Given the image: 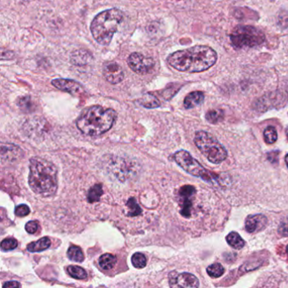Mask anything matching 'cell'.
<instances>
[{
  "label": "cell",
  "mask_w": 288,
  "mask_h": 288,
  "mask_svg": "<svg viewBox=\"0 0 288 288\" xmlns=\"http://www.w3.org/2000/svg\"><path fill=\"white\" fill-rule=\"evenodd\" d=\"M217 54L208 46H195L188 49L179 50L167 57L171 67L181 72L200 73L215 65Z\"/></svg>",
  "instance_id": "6da1fadb"
},
{
  "label": "cell",
  "mask_w": 288,
  "mask_h": 288,
  "mask_svg": "<svg viewBox=\"0 0 288 288\" xmlns=\"http://www.w3.org/2000/svg\"><path fill=\"white\" fill-rule=\"evenodd\" d=\"M28 181L31 190L37 195L52 196L57 190V167L47 160L33 157L30 161Z\"/></svg>",
  "instance_id": "7a4b0ae2"
},
{
  "label": "cell",
  "mask_w": 288,
  "mask_h": 288,
  "mask_svg": "<svg viewBox=\"0 0 288 288\" xmlns=\"http://www.w3.org/2000/svg\"><path fill=\"white\" fill-rule=\"evenodd\" d=\"M117 118V112L112 108L92 106L86 108L76 122L79 130L84 135L97 136L112 128Z\"/></svg>",
  "instance_id": "3957f363"
},
{
  "label": "cell",
  "mask_w": 288,
  "mask_h": 288,
  "mask_svg": "<svg viewBox=\"0 0 288 288\" xmlns=\"http://www.w3.org/2000/svg\"><path fill=\"white\" fill-rule=\"evenodd\" d=\"M123 20L124 13L117 8L99 13L91 24V31L94 39L102 46L109 45Z\"/></svg>",
  "instance_id": "277c9868"
},
{
  "label": "cell",
  "mask_w": 288,
  "mask_h": 288,
  "mask_svg": "<svg viewBox=\"0 0 288 288\" xmlns=\"http://www.w3.org/2000/svg\"><path fill=\"white\" fill-rule=\"evenodd\" d=\"M195 143L200 152L211 163H221L227 157L226 149L208 132L199 131L196 133Z\"/></svg>",
  "instance_id": "5b68a950"
},
{
  "label": "cell",
  "mask_w": 288,
  "mask_h": 288,
  "mask_svg": "<svg viewBox=\"0 0 288 288\" xmlns=\"http://www.w3.org/2000/svg\"><path fill=\"white\" fill-rule=\"evenodd\" d=\"M232 44L236 48L254 47L265 42V36L262 31L250 26H239L230 35Z\"/></svg>",
  "instance_id": "8992f818"
},
{
  "label": "cell",
  "mask_w": 288,
  "mask_h": 288,
  "mask_svg": "<svg viewBox=\"0 0 288 288\" xmlns=\"http://www.w3.org/2000/svg\"><path fill=\"white\" fill-rule=\"evenodd\" d=\"M174 158L176 163L179 166H181L185 171H187L188 174L197 177V178H200L204 181L210 183V184H213L216 181L217 176L215 174H213L211 171L206 170L188 151L185 150L177 151L176 153L174 154Z\"/></svg>",
  "instance_id": "52a82bcc"
},
{
  "label": "cell",
  "mask_w": 288,
  "mask_h": 288,
  "mask_svg": "<svg viewBox=\"0 0 288 288\" xmlns=\"http://www.w3.org/2000/svg\"><path fill=\"white\" fill-rule=\"evenodd\" d=\"M196 190L192 185H185L179 189V205L181 206L180 214L185 217L190 218L192 215Z\"/></svg>",
  "instance_id": "ba28073f"
},
{
  "label": "cell",
  "mask_w": 288,
  "mask_h": 288,
  "mask_svg": "<svg viewBox=\"0 0 288 288\" xmlns=\"http://www.w3.org/2000/svg\"><path fill=\"white\" fill-rule=\"evenodd\" d=\"M130 69L139 75H145L154 67L155 63L151 57H146L139 52H133L128 59Z\"/></svg>",
  "instance_id": "9c48e42d"
},
{
  "label": "cell",
  "mask_w": 288,
  "mask_h": 288,
  "mask_svg": "<svg viewBox=\"0 0 288 288\" xmlns=\"http://www.w3.org/2000/svg\"><path fill=\"white\" fill-rule=\"evenodd\" d=\"M169 283L171 287H198L200 282L195 275L190 273H181L170 275Z\"/></svg>",
  "instance_id": "30bf717a"
},
{
  "label": "cell",
  "mask_w": 288,
  "mask_h": 288,
  "mask_svg": "<svg viewBox=\"0 0 288 288\" xmlns=\"http://www.w3.org/2000/svg\"><path fill=\"white\" fill-rule=\"evenodd\" d=\"M104 78L109 83L119 84L125 78V72L122 67L117 63L110 62L105 65L103 68Z\"/></svg>",
  "instance_id": "8fae6325"
},
{
  "label": "cell",
  "mask_w": 288,
  "mask_h": 288,
  "mask_svg": "<svg viewBox=\"0 0 288 288\" xmlns=\"http://www.w3.org/2000/svg\"><path fill=\"white\" fill-rule=\"evenodd\" d=\"M52 85L60 91H65L71 95H79L83 92V87L81 84L73 80L66 79H55L52 81Z\"/></svg>",
  "instance_id": "7c38bea8"
},
{
  "label": "cell",
  "mask_w": 288,
  "mask_h": 288,
  "mask_svg": "<svg viewBox=\"0 0 288 288\" xmlns=\"http://www.w3.org/2000/svg\"><path fill=\"white\" fill-rule=\"evenodd\" d=\"M267 225V218L262 214L249 215L245 221V228L249 234L262 231Z\"/></svg>",
  "instance_id": "4fadbf2b"
},
{
  "label": "cell",
  "mask_w": 288,
  "mask_h": 288,
  "mask_svg": "<svg viewBox=\"0 0 288 288\" xmlns=\"http://www.w3.org/2000/svg\"><path fill=\"white\" fill-rule=\"evenodd\" d=\"M92 55L84 49L76 50L71 53L70 56V61L73 65H77V66H82L86 65L92 60Z\"/></svg>",
  "instance_id": "5bb4252c"
},
{
  "label": "cell",
  "mask_w": 288,
  "mask_h": 288,
  "mask_svg": "<svg viewBox=\"0 0 288 288\" xmlns=\"http://www.w3.org/2000/svg\"><path fill=\"white\" fill-rule=\"evenodd\" d=\"M205 100V95L201 91H194L185 97L184 105L186 109H191L199 106Z\"/></svg>",
  "instance_id": "9a60e30c"
},
{
  "label": "cell",
  "mask_w": 288,
  "mask_h": 288,
  "mask_svg": "<svg viewBox=\"0 0 288 288\" xmlns=\"http://www.w3.org/2000/svg\"><path fill=\"white\" fill-rule=\"evenodd\" d=\"M51 246V241L47 237L42 238V239L37 240V242H32L31 244L27 245V250L31 253H36V252L44 251L46 249H48Z\"/></svg>",
  "instance_id": "2e32d148"
},
{
  "label": "cell",
  "mask_w": 288,
  "mask_h": 288,
  "mask_svg": "<svg viewBox=\"0 0 288 288\" xmlns=\"http://www.w3.org/2000/svg\"><path fill=\"white\" fill-rule=\"evenodd\" d=\"M226 242L235 249H241L245 245V242L236 232H232L226 236Z\"/></svg>",
  "instance_id": "e0dca14e"
},
{
  "label": "cell",
  "mask_w": 288,
  "mask_h": 288,
  "mask_svg": "<svg viewBox=\"0 0 288 288\" xmlns=\"http://www.w3.org/2000/svg\"><path fill=\"white\" fill-rule=\"evenodd\" d=\"M116 262H117L116 257L114 255H110V254H105V255H101L99 259V265L105 270L112 269L116 265Z\"/></svg>",
  "instance_id": "ac0fdd59"
},
{
  "label": "cell",
  "mask_w": 288,
  "mask_h": 288,
  "mask_svg": "<svg viewBox=\"0 0 288 288\" xmlns=\"http://www.w3.org/2000/svg\"><path fill=\"white\" fill-rule=\"evenodd\" d=\"M139 101H140V105H142L146 108H156L160 106V101L158 99L151 94H146L139 100Z\"/></svg>",
  "instance_id": "d6986e66"
},
{
  "label": "cell",
  "mask_w": 288,
  "mask_h": 288,
  "mask_svg": "<svg viewBox=\"0 0 288 288\" xmlns=\"http://www.w3.org/2000/svg\"><path fill=\"white\" fill-rule=\"evenodd\" d=\"M67 272L70 274V276H72L75 279H78V280H84L87 277V273L86 270L77 265L68 266Z\"/></svg>",
  "instance_id": "ffe728a7"
},
{
  "label": "cell",
  "mask_w": 288,
  "mask_h": 288,
  "mask_svg": "<svg viewBox=\"0 0 288 288\" xmlns=\"http://www.w3.org/2000/svg\"><path fill=\"white\" fill-rule=\"evenodd\" d=\"M68 257L70 260L76 261V262H82L84 257L83 252L81 248L78 246H71L68 249Z\"/></svg>",
  "instance_id": "44dd1931"
},
{
  "label": "cell",
  "mask_w": 288,
  "mask_h": 288,
  "mask_svg": "<svg viewBox=\"0 0 288 288\" xmlns=\"http://www.w3.org/2000/svg\"><path fill=\"white\" fill-rule=\"evenodd\" d=\"M102 194H103L102 186L101 185H94L93 187L89 190L87 200L90 203L97 202L100 200V198H101Z\"/></svg>",
  "instance_id": "7402d4cb"
},
{
  "label": "cell",
  "mask_w": 288,
  "mask_h": 288,
  "mask_svg": "<svg viewBox=\"0 0 288 288\" xmlns=\"http://www.w3.org/2000/svg\"><path fill=\"white\" fill-rule=\"evenodd\" d=\"M206 271H207L208 275H210V277L218 278L223 275L224 272H225V269H224L223 266L221 264L215 263V264H213V265L208 266Z\"/></svg>",
  "instance_id": "603a6c76"
},
{
  "label": "cell",
  "mask_w": 288,
  "mask_h": 288,
  "mask_svg": "<svg viewBox=\"0 0 288 288\" xmlns=\"http://www.w3.org/2000/svg\"><path fill=\"white\" fill-rule=\"evenodd\" d=\"M223 112L221 110L218 109L210 110L205 115L206 120L210 124H217V123L223 120Z\"/></svg>",
  "instance_id": "cb8c5ba5"
},
{
  "label": "cell",
  "mask_w": 288,
  "mask_h": 288,
  "mask_svg": "<svg viewBox=\"0 0 288 288\" xmlns=\"http://www.w3.org/2000/svg\"><path fill=\"white\" fill-rule=\"evenodd\" d=\"M277 137L276 130L273 126H269L264 131V138H265V142L269 145L274 144L277 140Z\"/></svg>",
  "instance_id": "d4e9b609"
},
{
  "label": "cell",
  "mask_w": 288,
  "mask_h": 288,
  "mask_svg": "<svg viewBox=\"0 0 288 288\" xmlns=\"http://www.w3.org/2000/svg\"><path fill=\"white\" fill-rule=\"evenodd\" d=\"M131 262L135 268L141 269L146 265V257L142 253H135L131 258Z\"/></svg>",
  "instance_id": "484cf974"
},
{
  "label": "cell",
  "mask_w": 288,
  "mask_h": 288,
  "mask_svg": "<svg viewBox=\"0 0 288 288\" xmlns=\"http://www.w3.org/2000/svg\"><path fill=\"white\" fill-rule=\"evenodd\" d=\"M127 206L129 208V212H128L129 216H136L140 215L142 211L135 198H130V200H128Z\"/></svg>",
  "instance_id": "4316f807"
},
{
  "label": "cell",
  "mask_w": 288,
  "mask_h": 288,
  "mask_svg": "<svg viewBox=\"0 0 288 288\" xmlns=\"http://www.w3.org/2000/svg\"><path fill=\"white\" fill-rule=\"evenodd\" d=\"M17 246H18V242L13 238L4 239L1 243V249L4 251H11V250L16 249Z\"/></svg>",
  "instance_id": "83f0119b"
},
{
  "label": "cell",
  "mask_w": 288,
  "mask_h": 288,
  "mask_svg": "<svg viewBox=\"0 0 288 288\" xmlns=\"http://www.w3.org/2000/svg\"><path fill=\"white\" fill-rule=\"evenodd\" d=\"M30 208L27 206V205H25V204H22V205H20L16 208L15 210V213L17 216H20V217H23V216H26V215H29L30 213Z\"/></svg>",
  "instance_id": "f1b7e54d"
},
{
  "label": "cell",
  "mask_w": 288,
  "mask_h": 288,
  "mask_svg": "<svg viewBox=\"0 0 288 288\" xmlns=\"http://www.w3.org/2000/svg\"><path fill=\"white\" fill-rule=\"evenodd\" d=\"M278 234L280 236L288 237V219L280 222L278 227Z\"/></svg>",
  "instance_id": "f546056e"
},
{
  "label": "cell",
  "mask_w": 288,
  "mask_h": 288,
  "mask_svg": "<svg viewBox=\"0 0 288 288\" xmlns=\"http://www.w3.org/2000/svg\"><path fill=\"white\" fill-rule=\"evenodd\" d=\"M38 223L37 221H31L27 222L26 225V231L30 234H33L37 233L38 230Z\"/></svg>",
  "instance_id": "4dcf8cb0"
},
{
  "label": "cell",
  "mask_w": 288,
  "mask_h": 288,
  "mask_svg": "<svg viewBox=\"0 0 288 288\" xmlns=\"http://www.w3.org/2000/svg\"><path fill=\"white\" fill-rule=\"evenodd\" d=\"M3 286L5 288L20 287L21 283L17 282V281H8L6 284H4Z\"/></svg>",
  "instance_id": "1f68e13d"
},
{
  "label": "cell",
  "mask_w": 288,
  "mask_h": 288,
  "mask_svg": "<svg viewBox=\"0 0 288 288\" xmlns=\"http://www.w3.org/2000/svg\"><path fill=\"white\" fill-rule=\"evenodd\" d=\"M285 164H286V166H287L288 167V154L287 155H286V156H285Z\"/></svg>",
  "instance_id": "d6a6232c"
},
{
  "label": "cell",
  "mask_w": 288,
  "mask_h": 288,
  "mask_svg": "<svg viewBox=\"0 0 288 288\" xmlns=\"http://www.w3.org/2000/svg\"><path fill=\"white\" fill-rule=\"evenodd\" d=\"M286 253L288 254V245L287 247H286Z\"/></svg>",
  "instance_id": "836d02e7"
}]
</instances>
